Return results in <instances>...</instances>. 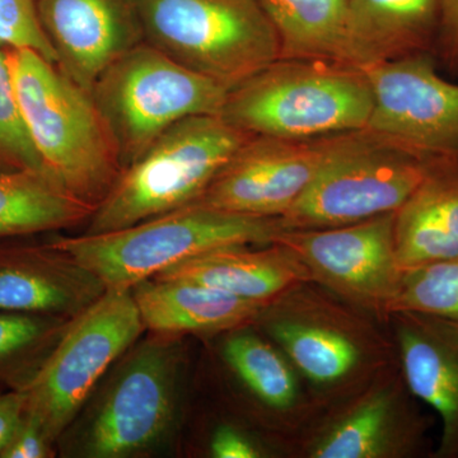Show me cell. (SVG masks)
<instances>
[{"label":"cell","instance_id":"8fae6325","mask_svg":"<svg viewBox=\"0 0 458 458\" xmlns=\"http://www.w3.org/2000/svg\"><path fill=\"white\" fill-rule=\"evenodd\" d=\"M428 427L396 361L357 394L319 411L286 445L285 457H421Z\"/></svg>","mask_w":458,"mask_h":458},{"label":"cell","instance_id":"9c48e42d","mask_svg":"<svg viewBox=\"0 0 458 458\" xmlns=\"http://www.w3.org/2000/svg\"><path fill=\"white\" fill-rule=\"evenodd\" d=\"M131 289H107L72 319L49 357L23 388L26 412L55 445L111 366L143 331Z\"/></svg>","mask_w":458,"mask_h":458},{"label":"cell","instance_id":"8992f818","mask_svg":"<svg viewBox=\"0 0 458 458\" xmlns=\"http://www.w3.org/2000/svg\"><path fill=\"white\" fill-rule=\"evenodd\" d=\"M436 164L369 129L333 135L312 182L278 218L280 228L342 227L394 213Z\"/></svg>","mask_w":458,"mask_h":458},{"label":"cell","instance_id":"4316f807","mask_svg":"<svg viewBox=\"0 0 458 458\" xmlns=\"http://www.w3.org/2000/svg\"><path fill=\"white\" fill-rule=\"evenodd\" d=\"M0 171H36L49 174L21 116L7 54L3 47H0Z\"/></svg>","mask_w":458,"mask_h":458},{"label":"cell","instance_id":"f1b7e54d","mask_svg":"<svg viewBox=\"0 0 458 458\" xmlns=\"http://www.w3.org/2000/svg\"><path fill=\"white\" fill-rule=\"evenodd\" d=\"M214 458L285 457L284 448L278 442L252 436L243 428L222 423L214 428L208 443Z\"/></svg>","mask_w":458,"mask_h":458},{"label":"cell","instance_id":"5bb4252c","mask_svg":"<svg viewBox=\"0 0 458 458\" xmlns=\"http://www.w3.org/2000/svg\"><path fill=\"white\" fill-rule=\"evenodd\" d=\"M331 137H249L194 203L240 216L280 218L312 182Z\"/></svg>","mask_w":458,"mask_h":458},{"label":"cell","instance_id":"484cf974","mask_svg":"<svg viewBox=\"0 0 458 458\" xmlns=\"http://www.w3.org/2000/svg\"><path fill=\"white\" fill-rule=\"evenodd\" d=\"M394 312H417L458 321V255L403 271Z\"/></svg>","mask_w":458,"mask_h":458},{"label":"cell","instance_id":"4fadbf2b","mask_svg":"<svg viewBox=\"0 0 458 458\" xmlns=\"http://www.w3.org/2000/svg\"><path fill=\"white\" fill-rule=\"evenodd\" d=\"M363 72L373 93L366 129L428 161L458 165V84L437 73L428 53Z\"/></svg>","mask_w":458,"mask_h":458},{"label":"cell","instance_id":"1f68e13d","mask_svg":"<svg viewBox=\"0 0 458 458\" xmlns=\"http://www.w3.org/2000/svg\"><path fill=\"white\" fill-rule=\"evenodd\" d=\"M438 36L443 55L458 68V0H439Z\"/></svg>","mask_w":458,"mask_h":458},{"label":"cell","instance_id":"83f0119b","mask_svg":"<svg viewBox=\"0 0 458 458\" xmlns=\"http://www.w3.org/2000/svg\"><path fill=\"white\" fill-rule=\"evenodd\" d=\"M0 47L35 50L57 65L55 50L42 30L35 0H0Z\"/></svg>","mask_w":458,"mask_h":458},{"label":"cell","instance_id":"2e32d148","mask_svg":"<svg viewBox=\"0 0 458 458\" xmlns=\"http://www.w3.org/2000/svg\"><path fill=\"white\" fill-rule=\"evenodd\" d=\"M386 327L409 390L441 419L434 457L458 458V321L394 312Z\"/></svg>","mask_w":458,"mask_h":458},{"label":"cell","instance_id":"7c38bea8","mask_svg":"<svg viewBox=\"0 0 458 458\" xmlns=\"http://www.w3.org/2000/svg\"><path fill=\"white\" fill-rule=\"evenodd\" d=\"M394 225L387 213L342 227L280 229L274 242L297 256L311 282L386 325L403 274Z\"/></svg>","mask_w":458,"mask_h":458},{"label":"cell","instance_id":"e0dca14e","mask_svg":"<svg viewBox=\"0 0 458 458\" xmlns=\"http://www.w3.org/2000/svg\"><path fill=\"white\" fill-rule=\"evenodd\" d=\"M12 240H0V312L73 319L107 291L51 241Z\"/></svg>","mask_w":458,"mask_h":458},{"label":"cell","instance_id":"f546056e","mask_svg":"<svg viewBox=\"0 0 458 458\" xmlns=\"http://www.w3.org/2000/svg\"><path fill=\"white\" fill-rule=\"evenodd\" d=\"M54 443L47 438L40 424L32 417L23 415L16 432L5 445L0 458H49L53 457Z\"/></svg>","mask_w":458,"mask_h":458},{"label":"cell","instance_id":"d4e9b609","mask_svg":"<svg viewBox=\"0 0 458 458\" xmlns=\"http://www.w3.org/2000/svg\"><path fill=\"white\" fill-rule=\"evenodd\" d=\"M72 319L0 312V388L23 390Z\"/></svg>","mask_w":458,"mask_h":458},{"label":"cell","instance_id":"30bf717a","mask_svg":"<svg viewBox=\"0 0 458 458\" xmlns=\"http://www.w3.org/2000/svg\"><path fill=\"white\" fill-rule=\"evenodd\" d=\"M177 337L131 346L84 423L80 456L134 457L170 432L179 397L182 351Z\"/></svg>","mask_w":458,"mask_h":458},{"label":"cell","instance_id":"ac0fdd59","mask_svg":"<svg viewBox=\"0 0 458 458\" xmlns=\"http://www.w3.org/2000/svg\"><path fill=\"white\" fill-rule=\"evenodd\" d=\"M223 363L285 447L322 411L302 377L254 325L223 334Z\"/></svg>","mask_w":458,"mask_h":458},{"label":"cell","instance_id":"3957f363","mask_svg":"<svg viewBox=\"0 0 458 458\" xmlns=\"http://www.w3.org/2000/svg\"><path fill=\"white\" fill-rule=\"evenodd\" d=\"M372 110L363 71L280 57L229 89L221 116L251 137L318 140L366 129Z\"/></svg>","mask_w":458,"mask_h":458},{"label":"cell","instance_id":"277c9868","mask_svg":"<svg viewBox=\"0 0 458 458\" xmlns=\"http://www.w3.org/2000/svg\"><path fill=\"white\" fill-rule=\"evenodd\" d=\"M280 229L278 218L240 216L191 203L131 227L50 241L107 289H132L210 250L269 245Z\"/></svg>","mask_w":458,"mask_h":458},{"label":"cell","instance_id":"6da1fadb","mask_svg":"<svg viewBox=\"0 0 458 458\" xmlns=\"http://www.w3.org/2000/svg\"><path fill=\"white\" fill-rule=\"evenodd\" d=\"M254 327L284 352L322 409L397 361L385 324L313 282L267 304Z\"/></svg>","mask_w":458,"mask_h":458},{"label":"cell","instance_id":"cb8c5ba5","mask_svg":"<svg viewBox=\"0 0 458 458\" xmlns=\"http://www.w3.org/2000/svg\"><path fill=\"white\" fill-rule=\"evenodd\" d=\"M284 59L344 63L348 0H258Z\"/></svg>","mask_w":458,"mask_h":458},{"label":"cell","instance_id":"52a82bcc","mask_svg":"<svg viewBox=\"0 0 458 458\" xmlns=\"http://www.w3.org/2000/svg\"><path fill=\"white\" fill-rule=\"evenodd\" d=\"M144 41L225 89L280 59L258 0H138Z\"/></svg>","mask_w":458,"mask_h":458},{"label":"cell","instance_id":"d6986e66","mask_svg":"<svg viewBox=\"0 0 458 458\" xmlns=\"http://www.w3.org/2000/svg\"><path fill=\"white\" fill-rule=\"evenodd\" d=\"M153 278L197 283L264 306L294 286L311 282L297 256L276 242L219 247L174 265Z\"/></svg>","mask_w":458,"mask_h":458},{"label":"cell","instance_id":"603a6c76","mask_svg":"<svg viewBox=\"0 0 458 458\" xmlns=\"http://www.w3.org/2000/svg\"><path fill=\"white\" fill-rule=\"evenodd\" d=\"M93 210L49 174L0 171V240L73 227L89 221Z\"/></svg>","mask_w":458,"mask_h":458},{"label":"cell","instance_id":"ba28073f","mask_svg":"<svg viewBox=\"0 0 458 458\" xmlns=\"http://www.w3.org/2000/svg\"><path fill=\"white\" fill-rule=\"evenodd\" d=\"M228 90L143 41L108 66L90 95L125 167L174 123L221 114Z\"/></svg>","mask_w":458,"mask_h":458},{"label":"cell","instance_id":"9a60e30c","mask_svg":"<svg viewBox=\"0 0 458 458\" xmlns=\"http://www.w3.org/2000/svg\"><path fill=\"white\" fill-rule=\"evenodd\" d=\"M57 66L84 89L144 41L138 0H35Z\"/></svg>","mask_w":458,"mask_h":458},{"label":"cell","instance_id":"44dd1931","mask_svg":"<svg viewBox=\"0 0 458 458\" xmlns=\"http://www.w3.org/2000/svg\"><path fill=\"white\" fill-rule=\"evenodd\" d=\"M438 23L439 0H348L344 63L366 71L427 53Z\"/></svg>","mask_w":458,"mask_h":458},{"label":"cell","instance_id":"7402d4cb","mask_svg":"<svg viewBox=\"0 0 458 458\" xmlns=\"http://www.w3.org/2000/svg\"><path fill=\"white\" fill-rule=\"evenodd\" d=\"M394 237L403 271L458 255V165L430 168L394 212Z\"/></svg>","mask_w":458,"mask_h":458},{"label":"cell","instance_id":"5b68a950","mask_svg":"<svg viewBox=\"0 0 458 458\" xmlns=\"http://www.w3.org/2000/svg\"><path fill=\"white\" fill-rule=\"evenodd\" d=\"M249 137L221 114L174 123L123 168L83 233L131 227L194 203Z\"/></svg>","mask_w":458,"mask_h":458},{"label":"cell","instance_id":"ffe728a7","mask_svg":"<svg viewBox=\"0 0 458 458\" xmlns=\"http://www.w3.org/2000/svg\"><path fill=\"white\" fill-rule=\"evenodd\" d=\"M131 293L146 330L162 336L223 335L254 325L265 307L185 280L150 278Z\"/></svg>","mask_w":458,"mask_h":458},{"label":"cell","instance_id":"7a4b0ae2","mask_svg":"<svg viewBox=\"0 0 458 458\" xmlns=\"http://www.w3.org/2000/svg\"><path fill=\"white\" fill-rule=\"evenodd\" d=\"M21 116L51 177L98 207L123 165L89 90L38 51L5 49Z\"/></svg>","mask_w":458,"mask_h":458},{"label":"cell","instance_id":"4dcf8cb0","mask_svg":"<svg viewBox=\"0 0 458 458\" xmlns=\"http://www.w3.org/2000/svg\"><path fill=\"white\" fill-rule=\"evenodd\" d=\"M25 410V391L0 388V454L16 432Z\"/></svg>","mask_w":458,"mask_h":458}]
</instances>
